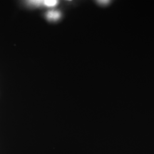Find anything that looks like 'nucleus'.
<instances>
[{"instance_id":"obj_1","label":"nucleus","mask_w":154,"mask_h":154,"mask_svg":"<svg viewBox=\"0 0 154 154\" xmlns=\"http://www.w3.org/2000/svg\"><path fill=\"white\" fill-rule=\"evenodd\" d=\"M61 14L57 10H51L47 13V18L49 21H57L61 18Z\"/></svg>"},{"instance_id":"obj_2","label":"nucleus","mask_w":154,"mask_h":154,"mask_svg":"<svg viewBox=\"0 0 154 154\" xmlns=\"http://www.w3.org/2000/svg\"><path fill=\"white\" fill-rule=\"evenodd\" d=\"M59 2L56 1V0H46L43 1L44 5L47 6L48 7H54L58 5Z\"/></svg>"},{"instance_id":"obj_3","label":"nucleus","mask_w":154,"mask_h":154,"mask_svg":"<svg viewBox=\"0 0 154 154\" xmlns=\"http://www.w3.org/2000/svg\"><path fill=\"white\" fill-rule=\"evenodd\" d=\"M29 5L34 6V7H39L42 6L43 4V1H38V0H34V1H28L27 2Z\"/></svg>"},{"instance_id":"obj_4","label":"nucleus","mask_w":154,"mask_h":154,"mask_svg":"<svg viewBox=\"0 0 154 154\" xmlns=\"http://www.w3.org/2000/svg\"><path fill=\"white\" fill-rule=\"evenodd\" d=\"M97 2L99 3V5H107L109 4V1H98Z\"/></svg>"}]
</instances>
